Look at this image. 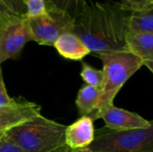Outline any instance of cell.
<instances>
[{
    "mask_svg": "<svg viewBox=\"0 0 153 152\" xmlns=\"http://www.w3.org/2000/svg\"><path fill=\"white\" fill-rule=\"evenodd\" d=\"M16 99L11 98L8 95V92L6 90L4 79H3V74H2V69H1V65H0V110L5 107H8L14 103Z\"/></svg>",
    "mask_w": 153,
    "mask_h": 152,
    "instance_id": "cell-18",
    "label": "cell"
},
{
    "mask_svg": "<svg viewBox=\"0 0 153 152\" xmlns=\"http://www.w3.org/2000/svg\"><path fill=\"white\" fill-rule=\"evenodd\" d=\"M66 125L39 115L4 133L25 152H54L65 145Z\"/></svg>",
    "mask_w": 153,
    "mask_h": 152,
    "instance_id": "cell-3",
    "label": "cell"
},
{
    "mask_svg": "<svg viewBox=\"0 0 153 152\" xmlns=\"http://www.w3.org/2000/svg\"><path fill=\"white\" fill-rule=\"evenodd\" d=\"M29 41H32L26 16L6 13L0 21V65L16 58Z\"/></svg>",
    "mask_w": 153,
    "mask_h": 152,
    "instance_id": "cell-6",
    "label": "cell"
},
{
    "mask_svg": "<svg viewBox=\"0 0 153 152\" xmlns=\"http://www.w3.org/2000/svg\"><path fill=\"white\" fill-rule=\"evenodd\" d=\"M0 152H25L11 142L4 133L0 139Z\"/></svg>",
    "mask_w": 153,
    "mask_h": 152,
    "instance_id": "cell-19",
    "label": "cell"
},
{
    "mask_svg": "<svg viewBox=\"0 0 153 152\" xmlns=\"http://www.w3.org/2000/svg\"><path fill=\"white\" fill-rule=\"evenodd\" d=\"M81 77L87 85L98 88L100 90L103 82V71L92 67L88 63H82Z\"/></svg>",
    "mask_w": 153,
    "mask_h": 152,
    "instance_id": "cell-15",
    "label": "cell"
},
{
    "mask_svg": "<svg viewBox=\"0 0 153 152\" xmlns=\"http://www.w3.org/2000/svg\"><path fill=\"white\" fill-rule=\"evenodd\" d=\"M100 96V90L90 85H83L78 91L75 100L78 112L82 116H90L95 110Z\"/></svg>",
    "mask_w": 153,
    "mask_h": 152,
    "instance_id": "cell-12",
    "label": "cell"
},
{
    "mask_svg": "<svg viewBox=\"0 0 153 152\" xmlns=\"http://www.w3.org/2000/svg\"><path fill=\"white\" fill-rule=\"evenodd\" d=\"M123 7L129 11H138L144 9L145 0H119Z\"/></svg>",
    "mask_w": 153,
    "mask_h": 152,
    "instance_id": "cell-20",
    "label": "cell"
},
{
    "mask_svg": "<svg viewBox=\"0 0 153 152\" xmlns=\"http://www.w3.org/2000/svg\"><path fill=\"white\" fill-rule=\"evenodd\" d=\"M105 122V127L113 131H127L144 129L151 125V121L134 112L116 107L114 104L105 108L98 116Z\"/></svg>",
    "mask_w": 153,
    "mask_h": 152,
    "instance_id": "cell-7",
    "label": "cell"
},
{
    "mask_svg": "<svg viewBox=\"0 0 153 152\" xmlns=\"http://www.w3.org/2000/svg\"><path fill=\"white\" fill-rule=\"evenodd\" d=\"M103 65V82L97 107L90 116L94 120L113 101L126 82L143 65V60L129 51L108 52L97 55Z\"/></svg>",
    "mask_w": 153,
    "mask_h": 152,
    "instance_id": "cell-2",
    "label": "cell"
},
{
    "mask_svg": "<svg viewBox=\"0 0 153 152\" xmlns=\"http://www.w3.org/2000/svg\"><path fill=\"white\" fill-rule=\"evenodd\" d=\"M93 119L88 116H81L65 129V145L74 151L86 150L95 139Z\"/></svg>",
    "mask_w": 153,
    "mask_h": 152,
    "instance_id": "cell-9",
    "label": "cell"
},
{
    "mask_svg": "<svg viewBox=\"0 0 153 152\" xmlns=\"http://www.w3.org/2000/svg\"><path fill=\"white\" fill-rule=\"evenodd\" d=\"M126 46L129 52L143 61L153 60V34L128 32Z\"/></svg>",
    "mask_w": 153,
    "mask_h": 152,
    "instance_id": "cell-11",
    "label": "cell"
},
{
    "mask_svg": "<svg viewBox=\"0 0 153 152\" xmlns=\"http://www.w3.org/2000/svg\"><path fill=\"white\" fill-rule=\"evenodd\" d=\"M26 18L32 41L43 46H54L63 33L73 32L74 27V18L58 10L46 9L42 14Z\"/></svg>",
    "mask_w": 153,
    "mask_h": 152,
    "instance_id": "cell-5",
    "label": "cell"
},
{
    "mask_svg": "<svg viewBox=\"0 0 153 152\" xmlns=\"http://www.w3.org/2000/svg\"><path fill=\"white\" fill-rule=\"evenodd\" d=\"M143 65L144 66H146L153 73V60H145V61H143Z\"/></svg>",
    "mask_w": 153,
    "mask_h": 152,
    "instance_id": "cell-23",
    "label": "cell"
},
{
    "mask_svg": "<svg viewBox=\"0 0 153 152\" xmlns=\"http://www.w3.org/2000/svg\"><path fill=\"white\" fill-rule=\"evenodd\" d=\"M26 6V17H34L46 12L45 0H23Z\"/></svg>",
    "mask_w": 153,
    "mask_h": 152,
    "instance_id": "cell-16",
    "label": "cell"
},
{
    "mask_svg": "<svg viewBox=\"0 0 153 152\" xmlns=\"http://www.w3.org/2000/svg\"><path fill=\"white\" fill-rule=\"evenodd\" d=\"M131 12L118 1H86L74 19L73 32L96 55L128 51L126 36Z\"/></svg>",
    "mask_w": 153,
    "mask_h": 152,
    "instance_id": "cell-1",
    "label": "cell"
},
{
    "mask_svg": "<svg viewBox=\"0 0 153 152\" xmlns=\"http://www.w3.org/2000/svg\"><path fill=\"white\" fill-rule=\"evenodd\" d=\"M13 13L26 16V6L23 0H0Z\"/></svg>",
    "mask_w": 153,
    "mask_h": 152,
    "instance_id": "cell-17",
    "label": "cell"
},
{
    "mask_svg": "<svg viewBox=\"0 0 153 152\" xmlns=\"http://www.w3.org/2000/svg\"><path fill=\"white\" fill-rule=\"evenodd\" d=\"M82 151H74V150H71L69 147H67L66 145H65V146H63L62 148H60V149H58V150H56V151L54 152H82Z\"/></svg>",
    "mask_w": 153,
    "mask_h": 152,
    "instance_id": "cell-22",
    "label": "cell"
},
{
    "mask_svg": "<svg viewBox=\"0 0 153 152\" xmlns=\"http://www.w3.org/2000/svg\"><path fill=\"white\" fill-rule=\"evenodd\" d=\"M38 104L27 100H15L12 105L0 110V133L22 125L41 115Z\"/></svg>",
    "mask_w": 153,
    "mask_h": 152,
    "instance_id": "cell-8",
    "label": "cell"
},
{
    "mask_svg": "<svg viewBox=\"0 0 153 152\" xmlns=\"http://www.w3.org/2000/svg\"><path fill=\"white\" fill-rule=\"evenodd\" d=\"M144 9H153V0H145Z\"/></svg>",
    "mask_w": 153,
    "mask_h": 152,
    "instance_id": "cell-24",
    "label": "cell"
},
{
    "mask_svg": "<svg viewBox=\"0 0 153 152\" xmlns=\"http://www.w3.org/2000/svg\"><path fill=\"white\" fill-rule=\"evenodd\" d=\"M53 47L61 56L73 61H82L91 53L83 41L72 31L63 33L56 40Z\"/></svg>",
    "mask_w": 153,
    "mask_h": 152,
    "instance_id": "cell-10",
    "label": "cell"
},
{
    "mask_svg": "<svg viewBox=\"0 0 153 152\" xmlns=\"http://www.w3.org/2000/svg\"><path fill=\"white\" fill-rule=\"evenodd\" d=\"M12 13L1 1H0V21L3 19V17L6 14V13Z\"/></svg>",
    "mask_w": 153,
    "mask_h": 152,
    "instance_id": "cell-21",
    "label": "cell"
},
{
    "mask_svg": "<svg viewBox=\"0 0 153 152\" xmlns=\"http://www.w3.org/2000/svg\"><path fill=\"white\" fill-rule=\"evenodd\" d=\"M89 152H153V120L144 129L113 131L107 127L95 132Z\"/></svg>",
    "mask_w": 153,
    "mask_h": 152,
    "instance_id": "cell-4",
    "label": "cell"
},
{
    "mask_svg": "<svg viewBox=\"0 0 153 152\" xmlns=\"http://www.w3.org/2000/svg\"><path fill=\"white\" fill-rule=\"evenodd\" d=\"M3 135H4V133H0V139L2 138V136H3Z\"/></svg>",
    "mask_w": 153,
    "mask_h": 152,
    "instance_id": "cell-25",
    "label": "cell"
},
{
    "mask_svg": "<svg viewBox=\"0 0 153 152\" xmlns=\"http://www.w3.org/2000/svg\"><path fill=\"white\" fill-rule=\"evenodd\" d=\"M85 3L86 0H45L46 9L65 12L74 19L80 13Z\"/></svg>",
    "mask_w": 153,
    "mask_h": 152,
    "instance_id": "cell-14",
    "label": "cell"
},
{
    "mask_svg": "<svg viewBox=\"0 0 153 152\" xmlns=\"http://www.w3.org/2000/svg\"><path fill=\"white\" fill-rule=\"evenodd\" d=\"M82 152H89V151H86V150H84V151H82Z\"/></svg>",
    "mask_w": 153,
    "mask_h": 152,
    "instance_id": "cell-26",
    "label": "cell"
},
{
    "mask_svg": "<svg viewBox=\"0 0 153 152\" xmlns=\"http://www.w3.org/2000/svg\"><path fill=\"white\" fill-rule=\"evenodd\" d=\"M128 30L132 33L153 34V9L132 11L128 22Z\"/></svg>",
    "mask_w": 153,
    "mask_h": 152,
    "instance_id": "cell-13",
    "label": "cell"
}]
</instances>
